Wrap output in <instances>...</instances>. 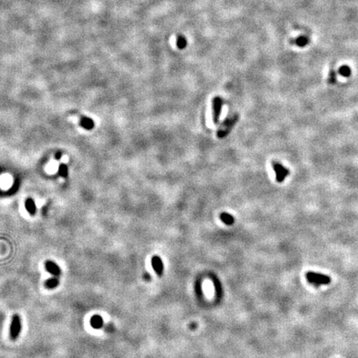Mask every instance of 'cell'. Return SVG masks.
<instances>
[{"instance_id": "6da1fadb", "label": "cell", "mask_w": 358, "mask_h": 358, "mask_svg": "<svg viewBox=\"0 0 358 358\" xmlns=\"http://www.w3.org/2000/svg\"><path fill=\"white\" fill-rule=\"evenodd\" d=\"M239 115L237 114H234L230 116L227 117L225 120L223 121L220 127L217 129L216 132V136L219 139H224L230 133V131L234 128L235 124L239 120Z\"/></svg>"}, {"instance_id": "7a4b0ae2", "label": "cell", "mask_w": 358, "mask_h": 358, "mask_svg": "<svg viewBox=\"0 0 358 358\" xmlns=\"http://www.w3.org/2000/svg\"><path fill=\"white\" fill-rule=\"evenodd\" d=\"M306 278L308 282L315 286H319L321 285H328L331 283V278L329 276L319 273H315L313 271H308L306 274Z\"/></svg>"}, {"instance_id": "3957f363", "label": "cell", "mask_w": 358, "mask_h": 358, "mask_svg": "<svg viewBox=\"0 0 358 358\" xmlns=\"http://www.w3.org/2000/svg\"><path fill=\"white\" fill-rule=\"evenodd\" d=\"M223 103V99L219 96H216L212 100V121L215 124H219Z\"/></svg>"}, {"instance_id": "277c9868", "label": "cell", "mask_w": 358, "mask_h": 358, "mask_svg": "<svg viewBox=\"0 0 358 358\" xmlns=\"http://www.w3.org/2000/svg\"><path fill=\"white\" fill-rule=\"evenodd\" d=\"M272 167H273L274 171L275 173V179L277 183H283L285 180V178H287L289 174H290V171L289 169H286L285 167H284L281 164L278 163V162H273L272 163Z\"/></svg>"}, {"instance_id": "5b68a950", "label": "cell", "mask_w": 358, "mask_h": 358, "mask_svg": "<svg viewBox=\"0 0 358 358\" xmlns=\"http://www.w3.org/2000/svg\"><path fill=\"white\" fill-rule=\"evenodd\" d=\"M22 330L21 318L18 314L13 316L10 325V337L12 340H16Z\"/></svg>"}, {"instance_id": "8992f818", "label": "cell", "mask_w": 358, "mask_h": 358, "mask_svg": "<svg viewBox=\"0 0 358 358\" xmlns=\"http://www.w3.org/2000/svg\"><path fill=\"white\" fill-rule=\"evenodd\" d=\"M45 270L48 271V273L51 274L53 276L58 277L62 274V270L59 267V265L57 263H55L54 261L52 260H48L45 262Z\"/></svg>"}, {"instance_id": "52a82bcc", "label": "cell", "mask_w": 358, "mask_h": 358, "mask_svg": "<svg viewBox=\"0 0 358 358\" xmlns=\"http://www.w3.org/2000/svg\"><path fill=\"white\" fill-rule=\"evenodd\" d=\"M151 263H152L153 268H154L157 275H162V274L164 272V264H163L161 258L159 256H154L152 258V260H151Z\"/></svg>"}, {"instance_id": "ba28073f", "label": "cell", "mask_w": 358, "mask_h": 358, "mask_svg": "<svg viewBox=\"0 0 358 358\" xmlns=\"http://www.w3.org/2000/svg\"><path fill=\"white\" fill-rule=\"evenodd\" d=\"M90 326L94 328V329H100L104 325V320L101 316L95 314L93 315L90 318Z\"/></svg>"}, {"instance_id": "9c48e42d", "label": "cell", "mask_w": 358, "mask_h": 358, "mask_svg": "<svg viewBox=\"0 0 358 358\" xmlns=\"http://www.w3.org/2000/svg\"><path fill=\"white\" fill-rule=\"evenodd\" d=\"M59 279L56 276H53V277L46 280L45 287L48 290H53L59 285Z\"/></svg>"}, {"instance_id": "30bf717a", "label": "cell", "mask_w": 358, "mask_h": 358, "mask_svg": "<svg viewBox=\"0 0 358 358\" xmlns=\"http://www.w3.org/2000/svg\"><path fill=\"white\" fill-rule=\"evenodd\" d=\"M220 219L224 224L227 225H232L233 223L235 222V218L234 216H231L230 214L226 213V212H223L220 215Z\"/></svg>"}, {"instance_id": "8fae6325", "label": "cell", "mask_w": 358, "mask_h": 358, "mask_svg": "<svg viewBox=\"0 0 358 358\" xmlns=\"http://www.w3.org/2000/svg\"><path fill=\"white\" fill-rule=\"evenodd\" d=\"M81 125L82 126L84 129H89V130H90V129H92L94 128L95 123H94V121H93L91 119H90V118L83 117L81 120Z\"/></svg>"}, {"instance_id": "7c38bea8", "label": "cell", "mask_w": 358, "mask_h": 358, "mask_svg": "<svg viewBox=\"0 0 358 358\" xmlns=\"http://www.w3.org/2000/svg\"><path fill=\"white\" fill-rule=\"evenodd\" d=\"M25 207L29 214L34 215L36 212V205L34 201L32 198H28L25 202Z\"/></svg>"}, {"instance_id": "4fadbf2b", "label": "cell", "mask_w": 358, "mask_h": 358, "mask_svg": "<svg viewBox=\"0 0 358 358\" xmlns=\"http://www.w3.org/2000/svg\"><path fill=\"white\" fill-rule=\"evenodd\" d=\"M308 43H309V39H308V38L305 37V36L299 37V38L295 40L296 45L300 47V48H304V47H305L306 45H308Z\"/></svg>"}, {"instance_id": "5bb4252c", "label": "cell", "mask_w": 358, "mask_h": 358, "mask_svg": "<svg viewBox=\"0 0 358 358\" xmlns=\"http://www.w3.org/2000/svg\"><path fill=\"white\" fill-rule=\"evenodd\" d=\"M338 72H339L341 76H344V77H349L351 74V68L348 66H346V65L341 66L339 68V70H338Z\"/></svg>"}, {"instance_id": "9a60e30c", "label": "cell", "mask_w": 358, "mask_h": 358, "mask_svg": "<svg viewBox=\"0 0 358 358\" xmlns=\"http://www.w3.org/2000/svg\"><path fill=\"white\" fill-rule=\"evenodd\" d=\"M186 46H187V40H186V38H184V37H183V36L178 37V39H177V47H178L179 49H184V48H186Z\"/></svg>"}, {"instance_id": "2e32d148", "label": "cell", "mask_w": 358, "mask_h": 358, "mask_svg": "<svg viewBox=\"0 0 358 358\" xmlns=\"http://www.w3.org/2000/svg\"><path fill=\"white\" fill-rule=\"evenodd\" d=\"M67 173H68V169H67V167L66 166L65 164H62V165L59 167L60 175L65 178V177H67Z\"/></svg>"}, {"instance_id": "e0dca14e", "label": "cell", "mask_w": 358, "mask_h": 358, "mask_svg": "<svg viewBox=\"0 0 358 358\" xmlns=\"http://www.w3.org/2000/svg\"><path fill=\"white\" fill-rule=\"evenodd\" d=\"M328 81H329L330 84H334L336 82V73H335V71L333 70L330 71Z\"/></svg>"}, {"instance_id": "ac0fdd59", "label": "cell", "mask_w": 358, "mask_h": 358, "mask_svg": "<svg viewBox=\"0 0 358 358\" xmlns=\"http://www.w3.org/2000/svg\"><path fill=\"white\" fill-rule=\"evenodd\" d=\"M150 279H151V277H150V275H149V274H145L144 275V280H150Z\"/></svg>"}, {"instance_id": "d6986e66", "label": "cell", "mask_w": 358, "mask_h": 358, "mask_svg": "<svg viewBox=\"0 0 358 358\" xmlns=\"http://www.w3.org/2000/svg\"><path fill=\"white\" fill-rule=\"evenodd\" d=\"M60 158H61V154H57V159H59Z\"/></svg>"}]
</instances>
